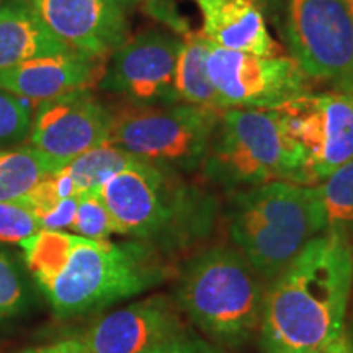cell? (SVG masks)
Listing matches in <instances>:
<instances>
[{
    "label": "cell",
    "mask_w": 353,
    "mask_h": 353,
    "mask_svg": "<svg viewBox=\"0 0 353 353\" xmlns=\"http://www.w3.org/2000/svg\"><path fill=\"white\" fill-rule=\"evenodd\" d=\"M353 285L350 236L327 229L314 237L265 293L263 353H316L342 337Z\"/></svg>",
    "instance_id": "obj_1"
},
{
    "label": "cell",
    "mask_w": 353,
    "mask_h": 353,
    "mask_svg": "<svg viewBox=\"0 0 353 353\" xmlns=\"http://www.w3.org/2000/svg\"><path fill=\"white\" fill-rule=\"evenodd\" d=\"M100 196L118 234L132 236L162 254L183 250L213 228L216 200L180 172L138 161L114 174Z\"/></svg>",
    "instance_id": "obj_2"
},
{
    "label": "cell",
    "mask_w": 353,
    "mask_h": 353,
    "mask_svg": "<svg viewBox=\"0 0 353 353\" xmlns=\"http://www.w3.org/2000/svg\"><path fill=\"white\" fill-rule=\"evenodd\" d=\"M325 231L316 185L272 182L232 196L229 232L260 276L273 280Z\"/></svg>",
    "instance_id": "obj_3"
},
{
    "label": "cell",
    "mask_w": 353,
    "mask_h": 353,
    "mask_svg": "<svg viewBox=\"0 0 353 353\" xmlns=\"http://www.w3.org/2000/svg\"><path fill=\"white\" fill-rule=\"evenodd\" d=\"M164 254L141 241L110 242L74 234L63 270L41 290L56 316L100 311L165 280Z\"/></svg>",
    "instance_id": "obj_4"
},
{
    "label": "cell",
    "mask_w": 353,
    "mask_h": 353,
    "mask_svg": "<svg viewBox=\"0 0 353 353\" xmlns=\"http://www.w3.org/2000/svg\"><path fill=\"white\" fill-rule=\"evenodd\" d=\"M210 180L226 188L272 182L314 187L304 149L275 110H226L219 114L205 159Z\"/></svg>",
    "instance_id": "obj_5"
},
{
    "label": "cell",
    "mask_w": 353,
    "mask_h": 353,
    "mask_svg": "<svg viewBox=\"0 0 353 353\" xmlns=\"http://www.w3.org/2000/svg\"><path fill=\"white\" fill-rule=\"evenodd\" d=\"M265 293L260 275L239 250L213 247L190 259L176 301L213 341L237 347L260 329Z\"/></svg>",
    "instance_id": "obj_6"
},
{
    "label": "cell",
    "mask_w": 353,
    "mask_h": 353,
    "mask_svg": "<svg viewBox=\"0 0 353 353\" xmlns=\"http://www.w3.org/2000/svg\"><path fill=\"white\" fill-rule=\"evenodd\" d=\"M218 112L188 103L132 105L112 108L108 144L149 164L190 174L205 164Z\"/></svg>",
    "instance_id": "obj_7"
},
{
    "label": "cell",
    "mask_w": 353,
    "mask_h": 353,
    "mask_svg": "<svg viewBox=\"0 0 353 353\" xmlns=\"http://www.w3.org/2000/svg\"><path fill=\"white\" fill-rule=\"evenodd\" d=\"M276 28L311 81L353 95V19L345 0H283Z\"/></svg>",
    "instance_id": "obj_8"
},
{
    "label": "cell",
    "mask_w": 353,
    "mask_h": 353,
    "mask_svg": "<svg viewBox=\"0 0 353 353\" xmlns=\"http://www.w3.org/2000/svg\"><path fill=\"white\" fill-rule=\"evenodd\" d=\"M208 72L224 110H276L312 92L291 56H255L210 43Z\"/></svg>",
    "instance_id": "obj_9"
},
{
    "label": "cell",
    "mask_w": 353,
    "mask_h": 353,
    "mask_svg": "<svg viewBox=\"0 0 353 353\" xmlns=\"http://www.w3.org/2000/svg\"><path fill=\"white\" fill-rule=\"evenodd\" d=\"M180 48L182 37L157 28L130 37L108 57L99 88L132 105L182 103L175 88Z\"/></svg>",
    "instance_id": "obj_10"
},
{
    "label": "cell",
    "mask_w": 353,
    "mask_h": 353,
    "mask_svg": "<svg viewBox=\"0 0 353 353\" xmlns=\"http://www.w3.org/2000/svg\"><path fill=\"white\" fill-rule=\"evenodd\" d=\"M285 130L306 152L316 183L353 161V95L311 92L276 108Z\"/></svg>",
    "instance_id": "obj_11"
},
{
    "label": "cell",
    "mask_w": 353,
    "mask_h": 353,
    "mask_svg": "<svg viewBox=\"0 0 353 353\" xmlns=\"http://www.w3.org/2000/svg\"><path fill=\"white\" fill-rule=\"evenodd\" d=\"M110 131L112 108L90 90H74L38 103L28 141L65 167L83 152L108 144Z\"/></svg>",
    "instance_id": "obj_12"
},
{
    "label": "cell",
    "mask_w": 353,
    "mask_h": 353,
    "mask_svg": "<svg viewBox=\"0 0 353 353\" xmlns=\"http://www.w3.org/2000/svg\"><path fill=\"white\" fill-rule=\"evenodd\" d=\"M69 50L108 59L130 38L126 7L118 0H23Z\"/></svg>",
    "instance_id": "obj_13"
},
{
    "label": "cell",
    "mask_w": 353,
    "mask_h": 353,
    "mask_svg": "<svg viewBox=\"0 0 353 353\" xmlns=\"http://www.w3.org/2000/svg\"><path fill=\"white\" fill-rule=\"evenodd\" d=\"M185 332L174 301L154 294L100 317L81 339L90 353H144Z\"/></svg>",
    "instance_id": "obj_14"
},
{
    "label": "cell",
    "mask_w": 353,
    "mask_h": 353,
    "mask_svg": "<svg viewBox=\"0 0 353 353\" xmlns=\"http://www.w3.org/2000/svg\"><path fill=\"white\" fill-rule=\"evenodd\" d=\"M108 59L69 51L0 68V88L30 103L56 99L74 90H92L107 70Z\"/></svg>",
    "instance_id": "obj_15"
},
{
    "label": "cell",
    "mask_w": 353,
    "mask_h": 353,
    "mask_svg": "<svg viewBox=\"0 0 353 353\" xmlns=\"http://www.w3.org/2000/svg\"><path fill=\"white\" fill-rule=\"evenodd\" d=\"M201 13L203 37L216 46L255 56H280L267 19L250 0H193Z\"/></svg>",
    "instance_id": "obj_16"
},
{
    "label": "cell",
    "mask_w": 353,
    "mask_h": 353,
    "mask_svg": "<svg viewBox=\"0 0 353 353\" xmlns=\"http://www.w3.org/2000/svg\"><path fill=\"white\" fill-rule=\"evenodd\" d=\"M23 0L0 7V68L69 52Z\"/></svg>",
    "instance_id": "obj_17"
},
{
    "label": "cell",
    "mask_w": 353,
    "mask_h": 353,
    "mask_svg": "<svg viewBox=\"0 0 353 353\" xmlns=\"http://www.w3.org/2000/svg\"><path fill=\"white\" fill-rule=\"evenodd\" d=\"M208 46L210 41L201 32L190 30L182 37L175 70L176 95L182 103L223 113L226 110L208 72Z\"/></svg>",
    "instance_id": "obj_18"
},
{
    "label": "cell",
    "mask_w": 353,
    "mask_h": 353,
    "mask_svg": "<svg viewBox=\"0 0 353 353\" xmlns=\"http://www.w3.org/2000/svg\"><path fill=\"white\" fill-rule=\"evenodd\" d=\"M64 165L32 145L0 152V201H15Z\"/></svg>",
    "instance_id": "obj_19"
},
{
    "label": "cell",
    "mask_w": 353,
    "mask_h": 353,
    "mask_svg": "<svg viewBox=\"0 0 353 353\" xmlns=\"http://www.w3.org/2000/svg\"><path fill=\"white\" fill-rule=\"evenodd\" d=\"M141 161L125 149L113 144H103L90 149L70 161L64 167L68 172L77 195L88 192H100V188L118 172Z\"/></svg>",
    "instance_id": "obj_20"
},
{
    "label": "cell",
    "mask_w": 353,
    "mask_h": 353,
    "mask_svg": "<svg viewBox=\"0 0 353 353\" xmlns=\"http://www.w3.org/2000/svg\"><path fill=\"white\" fill-rule=\"evenodd\" d=\"M74 234L41 229L19 242L23 250L26 267L39 288L44 290L63 270L72 247Z\"/></svg>",
    "instance_id": "obj_21"
},
{
    "label": "cell",
    "mask_w": 353,
    "mask_h": 353,
    "mask_svg": "<svg viewBox=\"0 0 353 353\" xmlns=\"http://www.w3.org/2000/svg\"><path fill=\"white\" fill-rule=\"evenodd\" d=\"M325 231H353V161L347 162L316 185Z\"/></svg>",
    "instance_id": "obj_22"
},
{
    "label": "cell",
    "mask_w": 353,
    "mask_h": 353,
    "mask_svg": "<svg viewBox=\"0 0 353 353\" xmlns=\"http://www.w3.org/2000/svg\"><path fill=\"white\" fill-rule=\"evenodd\" d=\"M74 232L87 239L103 241L112 234H118V228L110 211L101 200L100 192H88L79 195V206L72 226Z\"/></svg>",
    "instance_id": "obj_23"
},
{
    "label": "cell",
    "mask_w": 353,
    "mask_h": 353,
    "mask_svg": "<svg viewBox=\"0 0 353 353\" xmlns=\"http://www.w3.org/2000/svg\"><path fill=\"white\" fill-rule=\"evenodd\" d=\"M33 108L28 100L0 88V144H20L28 139Z\"/></svg>",
    "instance_id": "obj_24"
},
{
    "label": "cell",
    "mask_w": 353,
    "mask_h": 353,
    "mask_svg": "<svg viewBox=\"0 0 353 353\" xmlns=\"http://www.w3.org/2000/svg\"><path fill=\"white\" fill-rule=\"evenodd\" d=\"M26 303V286L15 260L0 250V321L19 314Z\"/></svg>",
    "instance_id": "obj_25"
},
{
    "label": "cell",
    "mask_w": 353,
    "mask_h": 353,
    "mask_svg": "<svg viewBox=\"0 0 353 353\" xmlns=\"http://www.w3.org/2000/svg\"><path fill=\"white\" fill-rule=\"evenodd\" d=\"M41 229L37 216L23 203L0 201V244H19Z\"/></svg>",
    "instance_id": "obj_26"
},
{
    "label": "cell",
    "mask_w": 353,
    "mask_h": 353,
    "mask_svg": "<svg viewBox=\"0 0 353 353\" xmlns=\"http://www.w3.org/2000/svg\"><path fill=\"white\" fill-rule=\"evenodd\" d=\"M118 2L126 8L143 7V10L149 17L169 26L179 37H183L185 33L190 32L188 21L180 15L175 0H118Z\"/></svg>",
    "instance_id": "obj_27"
},
{
    "label": "cell",
    "mask_w": 353,
    "mask_h": 353,
    "mask_svg": "<svg viewBox=\"0 0 353 353\" xmlns=\"http://www.w3.org/2000/svg\"><path fill=\"white\" fill-rule=\"evenodd\" d=\"M61 200H63V195H61L59 187H57L54 175L43 179L26 195L19 198V201L23 203L26 208L37 216L39 224H41L44 216L50 214L59 205Z\"/></svg>",
    "instance_id": "obj_28"
},
{
    "label": "cell",
    "mask_w": 353,
    "mask_h": 353,
    "mask_svg": "<svg viewBox=\"0 0 353 353\" xmlns=\"http://www.w3.org/2000/svg\"><path fill=\"white\" fill-rule=\"evenodd\" d=\"M144 353H219L206 341H201L196 335L190 334L188 330L174 341H169L162 345H157Z\"/></svg>",
    "instance_id": "obj_29"
},
{
    "label": "cell",
    "mask_w": 353,
    "mask_h": 353,
    "mask_svg": "<svg viewBox=\"0 0 353 353\" xmlns=\"http://www.w3.org/2000/svg\"><path fill=\"white\" fill-rule=\"evenodd\" d=\"M77 206L79 195L63 198L59 205L41 219V228L51 229V231H63L65 228H70L74 223V218H76Z\"/></svg>",
    "instance_id": "obj_30"
},
{
    "label": "cell",
    "mask_w": 353,
    "mask_h": 353,
    "mask_svg": "<svg viewBox=\"0 0 353 353\" xmlns=\"http://www.w3.org/2000/svg\"><path fill=\"white\" fill-rule=\"evenodd\" d=\"M21 353H90L82 339H68V341H61L50 343V345L28 348V350Z\"/></svg>",
    "instance_id": "obj_31"
},
{
    "label": "cell",
    "mask_w": 353,
    "mask_h": 353,
    "mask_svg": "<svg viewBox=\"0 0 353 353\" xmlns=\"http://www.w3.org/2000/svg\"><path fill=\"white\" fill-rule=\"evenodd\" d=\"M254 2L260 12L263 13L265 19H270L273 23H278L281 13V6H283V0H250Z\"/></svg>",
    "instance_id": "obj_32"
},
{
    "label": "cell",
    "mask_w": 353,
    "mask_h": 353,
    "mask_svg": "<svg viewBox=\"0 0 353 353\" xmlns=\"http://www.w3.org/2000/svg\"><path fill=\"white\" fill-rule=\"evenodd\" d=\"M345 3H347L348 12H350V15H352V19H353V0H345Z\"/></svg>",
    "instance_id": "obj_33"
},
{
    "label": "cell",
    "mask_w": 353,
    "mask_h": 353,
    "mask_svg": "<svg viewBox=\"0 0 353 353\" xmlns=\"http://www.w3.org/2000/svg\"><path fill=\"white\" fill-rule=\"evenodd\" d=\"M3 6V0H0V7H2Z\"/></svg>",
    "instance_id": "obj_34"
},
{
    "label": "cell",
    "mask_w": 353,
    "mask_h": 353,
    "mask_svg": "<svg viewBox=\"0 0 353 353\" xmlns=\"http://www.w3.org/2000/svg\"><path fill=\"white\" fill-rule=\"evenodd\" d=\"M0 152H2V151H0Z\"/></svg>",
    "instance_id": "obj_35"
}]
</instances>
